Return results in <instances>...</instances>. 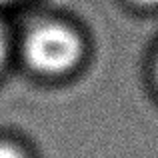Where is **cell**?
<instances>
[{
	"instance_id": "1",
	"label": "cell",
	"mask_w": 158,
	"mask_h": 158,
	"mask_svg": "<svg viewBox=\"0 0 158 158\" xmlns=\"http://www.w3.org/2000/svg\"><path fill=\"white\" fill-rule=\"evenodd\" d=\"M26 62L42 74H62L70 70L82 54L76 32L62 24H40L24 42Z\"/></svg>"
},
{
	"instance_id": "2",
	"label": "cell",
	"mask_w": 158,
	"mask_h": 158,
	"mask_svg": "<svg viewBox=\"0 0 158 158\" xmlns=\"http://www.w3.org/2000/svg\"><path fill=\"white\" fill-rule=\"evenodd\" d=\"M0 158H24V154L20 150H16L10 144H2L0 142Z\"/></svg>"
},
{
	"instance_id": "3",
	"label": "cell",
	"mask_w": 158,
	"mask_h": 158,
	"mask_svg": "<svg viewBox=\"0 0 158 158\" xmlns=\"http://www.w3.org/2000/svg\"><path fill=\"white\" fill-rule=\"evenodd\" d=\"M4 56H6V30H4L2 22H0V66L4 62Z\"/></svg>"
},
{
	"instance_id": "4",
	"label": "cell",
	"mask_w": 158,
	"mask_h": 158,
	"mask_svg": "<svg viewBox=\"0 0 158 158\" xmlns=\"http://www.w3.org/2000/svg\"><path fill=\"white\" fill-rule=\"evenodd\" d=\"M140 4H158V0H136Z\"/></svg>"
},
{
	"instance_id": "5",
	"label": "cell",
	"mask_w": 158,
	"mask_h": 158,
	"mask_svg": "<svg viewBox=\"0 0 158 158\" xmlns=\"http://www.w3.org/2000/svg\"><path fill=\"white\" fill-rule=\"evenodd\" d=\"M0 2H8V0H0Z\"/></svg>"
}]
</instances>
